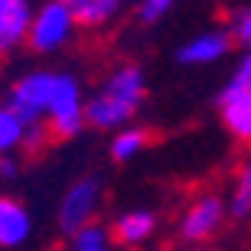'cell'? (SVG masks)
<instances>
[{
	"label": "cell",
	"instance_id": "1",
	"mask_svg": "<svg viewBox=\"0 0 251 251\" xmlns=\"http://www.w3.org/2000/svg\"><path fill=\"white\" fill-rule=\"evenodd\" d=\"M140 98H144V72L137 65H124V69H118L111 75V82L85 104V118L95 127L124 124L140 108Z\"/></svg>",
	"mask_w": 251,
	"mask_h": 251
},
{
	"label": "cell",
	"instance_id": "2",
	"mask_svg": "<svg viewBox=\"0 0 251 251\" xmlns=\"http://www.w3.org/2000/svg\"><path fill=\"white\" fill-rule=\"evenodd\" d=\"M52 85H56V75L49 72H36V75H26V78H20L13 85V92H10V101L7 108L17 114L23 124H33L49 111V98H52Z\"/></svg>",
	"mask_w": 251,
	"mask_h": 251
},
{
	"label": "cell",
	"instance_id": "3",
	"mask_svg": "<svg viewBox=\"0 0 251 251\" xmlns=\"http://www.w3.org/2000/svg\"><path fill=\"white\" fill-rule=\"evenodd\" d=\"M49 118L56 137H72L82 127V101H78V85L72 75H56L52 98H49Z\"/></svg>",
	"mask_w": 251,
	"mask_h": 251
},
{
	"label": "cell",
	"instance_id": "4",
	"mask_svg": "<svg viewBox=\"0 0 251 251\" xmlns=\"http://www.w3.org/2000/svg\"><path fill=\"white\" fill-rule=\"evenodd\" d=\"M72 26H75V20H72V7L69 3H46L36 13L33 26H29V43H33V49H43V52L56 49L65 43Z\"/></svg>",
	"mask_w": 251,
	"mask_h": 251
},
{
	"label": "cell",
	"instance_id": "5",
	"mask_svg": "<svg viewBox=\"0 0 251 251\" xmlns=\"http://www.w3.org/2000/svg\"><path fill=\"white\" fill-rule=\"evenodd\" d=\"M95 202H98V179L88 176L82 183H75L62 199V209H59V225L62 232L78 235L82 228H88V219L95 212Z\"/></svg>",
	"mask_w": 251,
	"mask_h": 251
},
{
	"label": "cell",
	"instance_id": "6",
	"mask_svg": "<svg viewBox=\"0 0 251 251\" xmlns=\"http://www.w3.org/2000/svg\"><path fill=\"white\" fill-rule=\"evenodd\" d=\"M219 108H222V121L238 140L251 144V92L238 88L228 82L222 95H219Z\"/></svg>",
	"mask_w": 251,
	"mask_h": 251
},
{
	"label": "cell",
	"instance_id": "7",
	"mask_svg": "<svg viewBox=\"0 0 251 251\" xmlns=\"http://www.w3.org/2000/svg\"><path fill=\"white\" fill-rule=\"evenodd\" d=\"M222 199H215V196H205V199H199V202L189 209L186 215H183V225H179V232H183V238H189V242H199V238H205V235H212L215 228H219V222H222Z\"/></svg>",
	"mask_w": 251,
	"mask_h": 251
},
{
	"label": "cell",
	"instance_id": "8",
	"mask_svg": "<svg viewBox=\"0 0 251 251\" xmlns=\"http://www.w3.org/2000/svg\"><path fill=\"white\" fill-rule=\"evenodd\" d=\"M29 29V3L0 0V56H7Z\"/></svg>",
	"mask_w": 251,
	"mask_h": 251
},
{
	"label": "cell",
	"instance_id": "9",
	"mask_svg": "<svg viewBox=\"0 0 251 251\" xmlns=\"http://www.w3.org/2000/svg\"><path fill=\"white\" fill-rule=\"evenodd\" d=\"M232 46V36L222 33V29H215V33H205V36H196L193 43L179 49V62H189V65H202V62H215V59H222Z\"/></svg>",
	"mask_w": 251,
	"mask_h": 251
},
{
	"label": "cell",
	"instance_id": "10",
	"mask_svg": "<svg viewBox=\"0 0 251 251\" xmlns=\"http://www.w3.org/2000/svg\"><path fill=\"white\" fill-rule=\"evenodd\" d=\"M29 235V215L17 199H0V248H17Z\"/></svg>",
	"mask_w": 251,
	"mask_h": 251
},
{
	"label": "cell",
	"instance_id": "11",
	"mask_svg": "<svg viewBox=\"0 0 251 251\" xmlns=\"http://www.w3.org/2000/svg\"><path fill=\"white\" fill-rule=\"evenodd\" d=\"M69 7H72V20L78 26H101L104 20H111L121 10V3L118 0H75Z\"/></svg>",
	"mask_w": 251,
	"mask_h": 251
},
{
	"label": "cell",
	"instance_id": "12",
	"mask_svg": "<svg viewBox=\"0 0 251 251\" xmlns=\"http://www.w3.org/2000/svg\"><path fill=\"white\" fill-rule=\"evenodd\" d=\"M153 232V215L150 212H127L114 222V238L121 245H137Z\"/></svg>",
	"mask_w": 251,
	"mask_h": 251
},
{
	"label": "cell",
	"instance_id": "13",
	"mask_svg": "<svg viewBox=\"0 0 251 251\" xmlns=\"http://www.w3.org/2000/svg\"><path fill=\"white\" fill-rule=\"evenodd\" d=\"M23 134H26V124L20 121L10 108H0V153H7L10 147L23 144Z\"/></svg>",
	"mask_w": 251,
	"mask_h": 251
},
{
	"label": "cell",
	"instance_id": "14",
	"mask_svg": "<svg viewBox=\"0 0 251 251\" xmlns=\"http://www.w3.org/2000/svg\"><path fill=\"white\" fill-rule=\"evenodd\" d=\"M232 215H235V219H245V215H251V160L245 163L242 176H238V186H235Z\"/></svg>",
	"mask_w": 251,
	"mask_h": 251
},
{
	"label": "cell",
	"instance_id": "15",
	"mask_svg": "<svg viewBox=\"0 0 251 251\" xmlns=\"http://www.w3.org/2000/svg\"><path fill=\"white\" fill-rule=\"evenodd\" d=\"M144 144H147V130H124V134L114 137L111 153H114V160H130Z\"/></svg>",
	"mask_w": 251,
	"mask_h": 251
},
{
	"label": "cell",
	"instance_id": "16",
	"mask_svg": "<svg viewBox=\"0 0 251 251\" xmlns=\"http://www.w3.org/2000/svg\"><path fill=\"white\" fill-rule=\"evenodd\" d=\"M75 251H108V235L98 225H88L75 235Z\"/></svg>",
	"mask_w": 251,
	"mask_h": 251
},
{
	"label": "cell",
	"instance_id": "17",
	"mask_svg": "<svg viewBox=\"0 0 251 251\" xmlns=\"http://www.w3.org/2000/svg\"><path fill=\"white\" fill-rule=\"evenodd\" d=\"M170 7H173L170 0H147V3H140L137 13H140V20H144V23H157L163 13H170Z\"/></svg>",
	"mask_w": 251,
	"mask_h": 251
},
{
	"label": "cell",
	"instance_id": "18",
	"mask_svg": "<svg viewBox=\"0 0 251 251\" xmlns=\"http://www.w3.org/2000/svg\"><path fill=\"white\" fill-rule=\"evenodd\" d=\"M235 39L238 43H245V46H251V7H245L238 17H235Z\"/></svg>",
	"mask_w": 251,
	"mask_h": 251
},
{
	"label": "cell",
	"instance_id": "19",
	"mask_svg": "<svg viewBox=\"0 0 251 251\" xmlns=\"http://www.w3.org/2000/svg\"><path fill=\"white\" fill-rule=\"evenodd\" d=\"M232 85H238V88H245V92H251V52L242 59V65H238V72H235Z\"/></svg>",
	"mask_w": 251,
	"mask_h": 251
},
{
	"label": "cell",
	"instance_id": "20",
	"mask_svg": "<svg viewBox=\"0 0 251 251\" xmlns=\"http://www.w3.org/2000/svg\"><path fill=\"white\" fill-rule=\"evenodd\" d=\"M13 173H17V163L10 157H0V176L3 179H13Z\"/></svg>",
	"mask_w": 251,
	"mask_h": 251
}]
</instances>
